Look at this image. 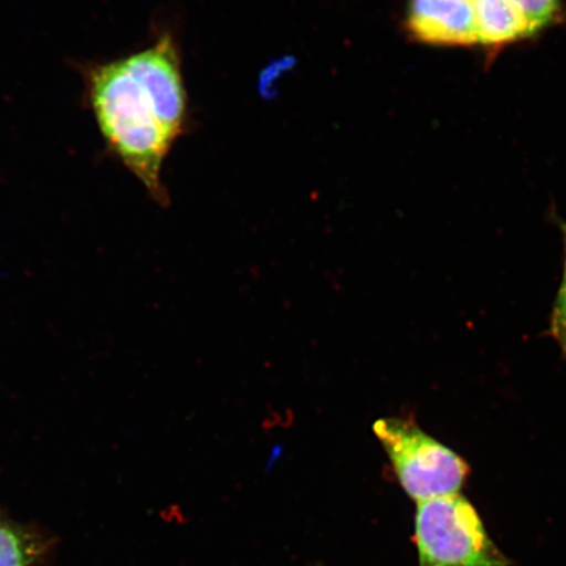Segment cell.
I'll use <instances>...</instances> for the list:
<instances>
[{"label":"cell","instance_id":"obj_1","mask_svg":"<svg viewBox=\"0 0 566 566\" xmlns=\"http://www.w3.org/2000/svg\"><path fill=\"white\" fill-rule=\"evenodd\" d=\"M80 73L84 104L95 117L106 150L166 207L169 198L161 182V167L176 137L130 56L83 63Z\"/></svg>","mask_w":566,"mask_h":566},{"label":"cell","instance_id":"obj_2","mask_svg":"<svg viewBox=\"0 0 566 566\" xmlns=\"http://www.w3.org/2000/svg\"><path fill=\"white\" fill-rule=\"evenodd\" d=\"M415 539L420 566H507L483 521L462 494L417 502Z\"/></svg>","mask_w":566,"mask_h":566},{"label":"cell","instance_id":"obj_3","mask_svg":"<svg viewBox=\"0 0 566 566\" xmlns=\"http://www.w3.org/2000/svg\"><path fill=\"white\" fill-rule=\"evenodd\" d=\"M373 430L410 499L421 502L462 490L469 465L413 421L380 419Z\"/></svg>","mask_w":566,"mask_h":566},{"label":"cell","instance_id":"obj_4","mask_svg":"<svg viewBox=\"0 0 566 566\" xmlns=\"http://www.w3.org/2000/svg\"><path fill=\"white\" fill-rule=\"evenodd\" d=\"M409 32L433 45L479 42L473 0H410Z\"/></svg>","mask_w":566,"mask_h":566},{"label":"cell","instance_id":"obj_5","mask_svg":"<svg viewBox=\"0 0 566 566\" xmlns=\"http://www.w3.org/2000/svg\"><path fill=\"white\" fill-rule=\"evenodd\" d=\"M478 40L486 45H501L526 38L530 25L511 0H473Z\"/></svg>","mask_w":566,"mask_h":566},{"label":"cell","instance_id":"obj_6","mask_svg":"<svg viewBox=\"0 0 566 566\" xmlns=\"http://www.w3.org/2000/svg\"><path fill=\"white\" fill-rule=\"evenodd\" d=\"M38 551L30 535L0 521V566H31Z\"/></svg>","mask_w":566,"mask_h":566},{"label":"cell","instance_id":"obj_7","mask_svg":"<svg viewBox=\"0 0 566 566\" xmlns=\"http://www.w3.org/2000/svg\"><path fill=\"white\" fill-rule=\"evenodd\" d=\"M527 20L531 33L539 31L554 19L560 0H511Z\"/></svg>","mask_w":566,"mask_h":566},{"label":"cell","instance_id":"obj_8","mask_svg":"<svg viewBox=\"0 0 566 566\" xmlns=\"http://www.w3.org/2000/svg\"><path fill=\"white\" fill-rule=\"evenodd\" d=\"M565 244V268L560 292H558L554 316H552V334L566 354V222L560 223Z\"/></svg>","mask_w":566,"mask_h":566}]
</instances>
